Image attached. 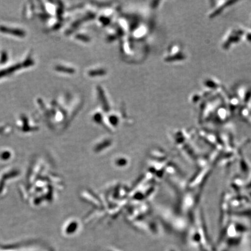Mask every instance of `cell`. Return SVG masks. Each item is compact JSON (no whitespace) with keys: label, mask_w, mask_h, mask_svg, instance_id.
Masks as SVG:
<instances>
[{"label":"cell","mask_w":251,"mask_h":251,"mask_svg":"<svg viewBox=\"0 0 251 251\" xmlns=\"http://www.w3.org/2000/svg\"><path fill=\"white\" fill-rule=\"evenodd\" d=\"M246 29L243 27H235L227 31L226 34L223 39L222 47L223 49L228 50L232 46L238 45L243 39H245Z\"/></svg>","instance_id":"6da1fadb"},{"label":"cell","mask_w":251,"mask_h":251,"mask_svg":"<svg viewBox=\"0 0 251 251\" xmlns=\"http://www.w3.org/2000/svg\"><path fill=\"white\" fill-rule=\"evenodd\" d=\"M54 70L59 73L64 74H75L76 72L75 67L65 64V63H59V64L55 66Z\"/></svg>","instance_id":"5b68a950"},{"label":"cell","mask_w":251,"mask_h":251,"mask_svg":"<svg viewBox=\"0 0 251 251\" xmlns=\"http://www.w3.org/2000/svg\"><path fill=\"white\" fill-rule=\"evenodd\" d=\"M211 9H210L208 16L210 19H213L221 15L226 9L232 7L234 4L238 1H212Z\"/></svg>","instance_id":"3957f363"},{"label":"cell","mask_w":251,"mask_h":251,"mask_svg":"<svg viewBox=\"0 0 251 251\" xmlns=\"http://www.w3.org/2000/svg\"><path fill=\"white\" fill-rule=\"evenodd\" d=\"M166 51L164 58L166 62H180L187 59L186 53L180 44H172Z\"/></svg>","instance_id":"7a4b0ae2"},{"label":"cell","mask_w":251,"mask_h":251,"mask_svg":"<svg viewBox=\"0 0 251 251\" xmlns=\"http://www.w3.org/2000/svg\"><path fill=\"white\" fill-rule=\"evenodd\" d=\"M108 74L106 68L101 65L93 66V67L88 68L86 71V75L90 78H97L103 77Z\"/></svg>","instance_id":"277c9868"}]
</instances>
